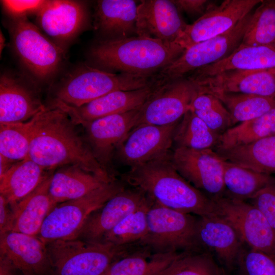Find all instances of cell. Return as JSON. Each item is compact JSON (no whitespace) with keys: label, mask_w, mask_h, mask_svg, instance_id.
Returning a JSON list of instances; mask_svg holds the SVG:
<instances>
[{"label":"cell","mask_w":275,"mask_h":275,"mask_svg":"<svg viewBox=\"0 0 275 275\" xmlns=\"http://www.w3.org/2000/svg\"><path fill=\"white\" fill-rule=\"evenodd\" d=\"M29 123V159L48 171L76 165L108 181L115 180L97 160L64 109L53 104L45 107Z\"/></svg>","instance_id":"obj_1"},{"label":"cell","mask_w":275,"mask_h":275,"mask_svg":"<svg viewBox=\"0 0 275 275\" xmlns=\"http://www.w3.org/2000/svg\"><path fill=\"white\" fill-rule=\"evenodd\" d=\"M171 154L131 167L124 180L164 207L198 216L215 214L214 201L177 172Z\"/></svg>","instance_id":"obj_2"},{"label":"cell","mask_w":275,"mask_h":275,"mask_svg":"<svg viewBox=\"0 0 275 275\" xmlns=\"http://www.w3.org/2000/svg\"><path fill=\"white\" fill-rule=\"evenodd\" d=\"M184 50L177 43L137 36L102 40L91 47L89 55L103 69L151 76L172 64Z\"/></svg>","instance_id":"obj_3"},{"label":"cell","mask_w":275,"mask_h":275,"mask_svg":"<svg viewBox=\"0 0 275 275\" xmlns=\"http://www.w3.org/2000/svg\"><path fill=\"white\" fill-rule=\"evenodd\" d=\"M46 244L50 275H104L114 261L135 248L134 245L118 246L78 239Z\"/></svg>","instance_id":"obj_4"},{"label":"cell","mask_w":275,"mask_h":275,"mask_svg":"<svg viewBox=\"0 0 275 275\" xmlns=\"http://www.w3.org/2000/svg\"><path fill=\"white\" fill-rule=\"evenodd\" d=\"M156 81V77L150 76L116 74L83 65L60 84L54 102L79 107L112 92L137 90Z\"/></svg>","instance_id":"obj_5"},{"label":"cell","mask_w":275,"mask_h":275,"mask_svg":"<svg viewBox=\"0 0 275 275\" xmlns=\"http://www.w3.org/2000/svg\"><path fill=\"white\" fill-rule=\"evenodd\" d=\"M199 217L153 201L147 213V233L135 244L153 253L204 251L196 236Z\"/></svg>","instance_id":"obj_6"},{"label":"cell","mask_w":275,"mask_h":275,"mask_svg":"<svg viewBox=\"0 0 275 275\" xmlns=\"http://www.w3.org/2000/svg\"><path fill=\"white\" fill-rule=\"evenodd\" d=\"M9 31L13 48L32 75L47 81L59 70L65 50L43 34L27 17L12 18Z\"/></svg>","instance_id":"obj_7"},{"label":"cell","mask_w":275,"mask_h":275,"mask_svg":"<svg viewBox=\"0 0 275 275\" xmlns=\"http://www.w3.org/2000/svg\"><path fill=\"white\" fill-rule=\"evenodd\" d=\"M124 188L115 180L83 197L58 204L37 236L45 244L75 239L91 214Z\"/></svg>","instance_id":"obj_8"},{"label":"cell","mask_w":275,"mask_h":275,"mask_svg":"<svg viewBox=\"0 0 275 275\" xmlns=\"http://www.w3.org/2000/svg\"><path fill=\"white\" fill-rule=\"evenodd\" d=\"M253 12L226 32L185 49L178 58L160 71L158 77L165 82L180 79L229 56L240 46Z\"/></svg>","instance_id":"obj_9"},{"label":"cell","mask_w":275,"mask_h":275,"mask_svg":"<svg viewBox=\"0 0 275 275\" xmlns=\"http://www.w3.org/2000/svg\"><path fill=\"white\" fill-rule=\"evenodd\" d=\"M213 201L215 215L227 221L245 245L275 257V231L256 206L227 197Z\"/></svg>","instance_id":"obj_10"},{"label":"cell","mask_w":275,"mask_h":275,"mask_svg":"<svg viewBox=\"0 0 275 275\" xmlns=\"http://www.w3.org/2000/svg\"><path fill=\"white\" fill-rule=\"evenodd\" d=\"M199 94L198 86L188 77L162 84L139 108L135 127L144 124L168 125L179 122L190 109Z\"/></svg>","instance_id":"obj_11"},{"label":"cell","mask_w":275,"mask_h":275,"mask_svg":"<svg viewBox=\"0 0 275 275\" xmlns=\"http://www.w3.org/2000/svg\"><path fill=\"white\" fill-rule=\"evenodd\" d=\"M171 159L185 179L212 200L225 197L222 159L214 150L177 147Z\"/></svg>","instance_id":"obj_12"},{"label":"cell","mask_w":275,"mask_h":275,"mask_svg":"<svg viewBox=\"0 0 275 275\" xmlns=\"http://www.w3.org/2000/svg\"><path fill=\"white\" fill-rule=\"evenodd\" d=\"M261 0H226L214 5L193 24H187L177 43L185 49L222 34L235 26Z\"/></svg>","instance_id":"obj_13"},{"label":"cell","mask_w":275,"mask_h":275,"mask_svg":"<svg viewBox=\"0 0 275 275\" xmlns=\"http://www.w3.org/2000/svg\"><path fill=\"white\" fill-rule=\"evenodd\" d=\"M179 122L168 125L144 124L135 127L117 148L119 158L132 167L169 153Z\"/></svg>","instance_id":"obj_14"},{"label":"cell","mask_w":275,"mask_h":275,"mask_svg":"<svg viewBox=\"0 0 275 275\" xmlns=\"http://www.w3.org/2000/svg\"><path fill=\"white\" fill-rule=\"evenodd\" d=\"M188 78L199 93H241L275 98V69L231 70L204 77Z\"/></svg>","instance_id":"obj_15"},{"label":"cell","mask_w":275,"mask_h":275,"mask_svg":"<svg viewBox=\"0 0 275 275\" xmlns=\"http://www.w3.org/2000/svg\"><path fill=\"white\" fill-rule=\"evenodd\" d=\"M36 14L40 28L63 49L84 29L88 19L86 6L75 1H45Z\"/></svg>","instance_id":"obj_16"},{"label":"cell","mask_w":275,"mask_h":275,"mask_svg":"<svg viewBox=\"0 0 275 275\" xmlns=\"http://www.w3.org/2000/svg\"><path fill=\"white\" fill-rule=\"evenodd\" d=\"M139 108L79 124L85 128L94 155L107 171L114 150L135 127Z\"/></svg>","instance_id":"obj_17"},{"label":"cell","mask_w":275,"mask_h":275,"mask_svg":"<svg viewBox=\"0 0 275 275\" xmlns=\"http://www.w3.org/2000/svg\"><path fill=\"white\" fill-rule=\"evenodd\" d=\"M187 24L169 0H144L138 6L137 36L177 43Z\"/></svg>","instance_id":"obj_18"},{"label":"cell","mask_w":275,"mask_h":275,"mask_svg":"<svg viewBox=\"0 0 275 275\" xmlns=\"http://www.w3.org/2000/svg\"><path fill=\"white\" fill-rule=\"evenodd\" d=\"M162 84L157 80L151 86L137 90L112 92L79 107L57 102L53 104L64 109L76 124H79L139 108Z\"/></svg>","instance_id":"obj_19"},{"label":"cell","mask_w":275,"mask_h":275,"mask_svg":"<svg viewBox=\"0 0 275 275\" xmlns=\"http://www.w3.org/2000/svg\"><path fill=\"white\" fill-rule=\"evenodd\" d=\"M196 236L202 250L211 253L224 268L234 269L244 244L227 221L215 214L199 216Z\"/></svg>","instance_id":"obj_20"},{"label":"cell","mask_w":275,"mask_h":275,"mask_svg":"<svg viewBox=\"0 0 275 275\" xmlns=\"http://www.w3.org/2000/svg\"><path fill=\"white\" fill-rule=\"evenodd\" d=\"M147 199L138 189H123L91 214L75 239L100 242L108 232Z\"/></svg>","instance_id":"obj_21"},{"label":"cell","mask_w":275,"mask_h":275,"mask_svg":"<svg viewBox=\"0 0 275 275\" xmlns=\"http://www.w3.org/2000/svg\"><path fill=\"white\" fill-rule=\"evenodd\" d=\"M0 254L23 275H50L46 244L37 236L13 231L0 234Z\"/></svg>","instance_id":"obj_22"},{"label":"cell","mask_w":275,"mask_h":275,"mask_svg":"<svg viewBox=\"0 0 275 275\" xmlns=\"http://www.w3.org/2000/svg\"><path fill=\"white\" fill-rule=\"evenodd\" d=\"M46 106L33 88L9 73L0 77V124L23 123Z\"/></svg>","instance_id":"obj_23"},{"label":"cell","mask_w":275,"mask_h":275,"mask_svg":"<svg viewBox=\"0 0 275 275\" xmlns=\"http://www.w3.org/2000/svg\"><path fill=\"white\" fill-rule=\"evenodd\" d=\"M52 174L51 171L35 190L11 207V216L4 233L38 235L45 219L58 205L49 194Z\"/></svg>","instance_id":"obj_24"},{"label":"cell","mask_w":275,"mask_h":275,"mask_svg":"<svg viewBox=\"0 0 275 275\" xmlns=\"http://www.w3.org/2000/svg\"><path fill=\"white\" fill-rule=\"evenodd\" d=\"M138 6L132 0L98 1L94 14L95 30L104 39L132 37L136 33Z\"/></svg>","instance_id":"obj_25"},{"label":"cell","mask_w":275,"mask_h":275,"mask_svg":"<svg viewBox=\"0 0 275 275\" xmlns=\"http://www.w3.org/2000/svg\"><path fill=\"white\" fill-rule=\"evenodd\" d=\"M275 69V44L240 46L229 56L213 64L198 69L189 76L198 78L231 70Z\"/></svg>","instance_id":"obj_26"},{"label":"cell","mask_w":275,"mask_h":275,"mask_svg":"<svg viewBox=\"0 0 275 275\" xmlns=\"http://www.w3.org/2000/svg\"><path fill=\"white\" fill-rule=\"evenodd\" d=\"M111 182L78 166H65L52 174L49 194L59 204L83 197Z\"/></svg>","instance_id":"obj_27"},{"label":"cell","mask_w":275,"mask_h":275,"mask_svg":"<svg viewBox=\"0 0 275 275\" xmlns=\"http://www.w3.org/2000/svg\"><path fill=\"white\" fill-rule=\"evenodd\" d=\"M52 171L29 158L17 161L0 177V194L12 207L35 190Z\"/></svg>","instance_id":"obj_28"},{"label":"cell","mask_w":275,"mask_h":275,"mask_svg":"<svg viewBox=\"0 0 275 275\" xmlns=\"http://www.w3.org/2000/svg\"><path fill=\"white\" fill-rule=\"evenodd\" d=\"M184 253H153L138 246L114 261L104 275H160Z\"/></svg>","instance_id":"obj_29"},{"label":"cell","mask_w":275,"mask_h":275,"mask_svg":"<svg viewBox=\"0 0 275 275\" xmlns=\"http://www.w3.org/2000/svg\"><path fill=\"white\" fill-rule=\"evenodd\" d=\"M215 152L223 160L258 172L275 174V135Z\"/></svg>","instance_id":"obj_30"},{"label":"cell","mask_w":275,"mask_h":275,"mask_svg":"<svg viewBox=\"0 0 275 275\" xmlns=\"http://www.w3.org/2000/svg\"><path fill=\"white\" fill-rule=\"evenodd\" d=\"M225 197L246 201L275 182L272 175L258 172L222 159Z\"/></svg>","instance_id":"obj_31"},{"label":"cell","mask_w":275,"mask_h":275,"mask_svg":"<svg viewBox=\"0 0 275 275\" xmlns=\"http://www.w3.org/2000/svg\"><path fill=\"white\" fill-rule=\"evenodd\" d=\"M275 135V107L262 116L233 126L221 134L214 151L247 145Z\"/></svg>","instance_id":"obj_32"},{"label":"cell","mask_w":275,"mask_h":275,"mask_svg":"<svg viewBox=\"0 0 275 275\" xmlns=\"http://www.w3.org/2000/svg\"><path fill=\"white\" fill-rule=\"evenodd\" d=\"M219 136L190 109L179 122L174 134L173 143L176 148L213 150Z\"/></svg>","instance_id":"obj_33"},{"label":"cell","mask_w":275,"mask_h":275,"mask_svg":"<svg viewBox=\"0 0 275 275\" xmlns=\"http://www.w3.org/2000/svg\"><path fill=\"white\" fill-rule=\"evenodd\" d=\"M229 112L233 126L262 116L275 107V98L241 93H216Z\"/></svg>","instance_id":"obj_34"},{"label":"cell","mask_w":275,"mask_h":275,"mask_svg":"<svg viewBox=\"0 0 275 275\" xmlns=\"http://www.w3.org/2000/svg\"><path fill=\"white\" fill-rule=\"evenodd\" d=\"M153 201L147 200L140 207L124 218L108 232L100 242L118 246L135 244L147 231V213Z\"/></svg>","instance_id":"obj_35"},{"label":"cell","mask_w":275,"mask_h":275,"mask_svg":"<svg viewBox=\"0 0 275 275\" xmlns=\"http://www.w3.org/2000/svg\"><path fill=\"white\" fill-rule=\"evenodd\" d=\"M272 44H275V0L262 1L253 12L251 20L240 45Z\"/></svg>","instance_id":"obj_36"},{"label":"cell","mask_w":275,"mask_h":275,"mask_svg":"<svg viewBox=\"0 0 275 275\" xmlns=\"http://www.w3.org/2000/svg\"><path fill=\"white\" fill-rule=\"evenodd\" d=\"M160 275H227L224 268L208 252H186Z\"/></svg>","instance_id":"obj_37"},{"label":"cell","mask_w":275,"mask_h":275,"mask_svg":"<svg viewBox=\"0 0 275 275\" xmlns=\"http://www.w3.org/2000/svg\"><path fill=\"white\" fill-rule=\"evenodd\" d=\"M190 109L219 135L233 126L228 109L213 95L199 93L193 100Z\"/></svg>","instance_id":"obj_38"},{"label":"cell","mask_w":275,"mask_h":275,"mask_svg":"<svg viewBox=\"0 0 275 275\" xmlns=\"http://www.w3.org/2000/svg\"><path fill=\"white\" fill-rule=\"evenodd\" d=\"M30 145L29 121L0 124V155L15 161L28 158Z\"/></svg>","instance_id":"obj_39"},{"label":"cell","mask_w":275,"mask_h":275,"mask_svg":"<svg viewBox=\"0 0 275 275\" xmlns=\"http://www.w3.org/2000/svg\"><path fill=\"white\" fill-rule=\"evenodd\" d=\"M234 269L237 275H275V257L244 244Z\"/></svg>","instance_id":"obj_40"},{"label":"cell","mask_w":275,"mask_h":275,"mask_svg":"<svg viewBox=\"0 0 275 275\" xmlns=\"http://www.w3.org/2000/svg\"><path fill=\"white\" fill-rule=\"evenodd\" d=\"M249 200L262 213L275 231V182L259 190Z\"/></svg>","instance_id":"obj_41"},{"label":"cell","mask_w":275,"mask_h":275,"mask_svg":"<svg viewBox=\"0 0 275 275\" xmlns=\"http://www.w3.org/2000/svg\"><path fill=\"white\" fill-rule=\"evenodd\" d=\"M45 1L4 0L3 8L11 18L27 17L28 14L37 13Z\"/></svg>","instance_id":"obj_42"},{"label":"cell","mask_w":275,"mask_h":275,"mask_svg":"<svg viewBox=\"0 0 275 275\" xmlns=\"http://www.w3.org/2000/svg\"><path fill=\"white\" fill-rule=\"evenodd\" d=\"M178 10L190 15H203L214 5L206 0H174L172 1Z\"/></svg>","instance_id":"obj_43"},{"label":"cell","mask_w":275,"mask_h":275,"mask_svg":"<svg viewBox=\"0 0 275 275\" xmlns=\"http://www.w3.org/2000/svg\"><path fill=\"white\" fill-rule=\"evenodd\" d=\"M11 207L6 199L0 194V234L4 233L12 214Z\"/></svg>","instance_id":"obj_44"},{"label":"cell","mask_w":275,"mask_h":275,"mask_svg":"<svg viewBox=\"0 0 275 275\" xmlns=\"http://www.w3.org/2000/svg\"><path fill=\"white\" fill-rule=\"evenodd\" d=\"M18 271L20 272L9 259L0 254V275H18Z\"/></svg>","instance_id":"obj_45"},{"label":"cell","mask_w":275,"mask_h":275,"mask_svg":"<svg viewBox=\"0 0 275 275\" xmlns=\"http://www.w3.org/2000/svg\"><path fill=\"white\" fill-rule=\"evenodd\" d=\"M17 161L0 155V177H2Z\"/></svg>","instance_id":"obj_46"},{"label":"cell","mask_w":275,"mask_h":275,"mask_svg":"<svg viewBox=\"0 0 275 275\" xmlns=\"http://www.w3.org/2000/svg\"><path fill=\"white\" fill-rule=\"evenodd\" d=\"M5 38L1 31V35H0V52L1 54L2 53V50H3V48H4V46L5 45Z\"/></svg>","instance_id":"obj_47"}]
</instances>
